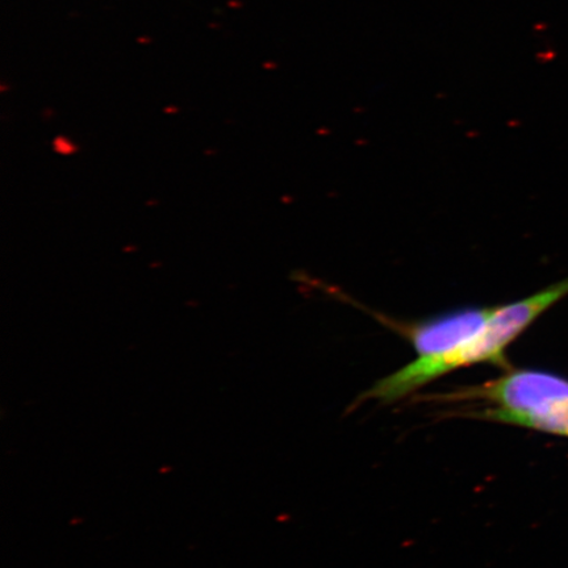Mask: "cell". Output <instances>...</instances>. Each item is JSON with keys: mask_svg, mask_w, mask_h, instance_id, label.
Returning a JSON list of instances; mask_svg holds the SVG:
<instances>
[{"mask_svg": "<svg viewBox=\"0 0 568 568\" xmlns=\"http://www.w3.org/2000/svg\"><path fill=\"white\" fill-rule=\"evenodd\" d=\"M420 399L475 404L460 416L568 438V378L541 368L510 367L496 379Z\"/></svg>", "mask_w": 568, "mask_h": 568, "instance_id": "cell-1", "label": "cell"}]
</instances>
